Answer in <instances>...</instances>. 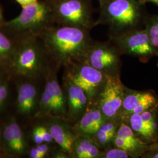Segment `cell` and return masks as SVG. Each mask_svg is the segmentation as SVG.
I'll return each mask as SVG.
<instances>
[{"mask_svg":"<svg viewBox=\"0 0 158 158\" xmlns=\"http://www.w3.org/2000/svg\"><path fill=\"white\" fill-rule=\"evenodd\" d=\"M89 30L70 26L46 29L44 40L57 66L73 62H85L94 40Z\"/></svg>","mask_w":158,"mask_h":158,"instance_id":"1","label":"cell"},{"mask_svg":"<svg viewBox=\"0 0 158 158\" xmlns=\"http://www.w3.org/2000/svg\"><path fill=\"white\" fill-rule=\"evenodd\" d=\"M144 4L142 0H107L100 4V15L95 27L107 26L108 35L141 28L147 20L143 12Z\"/></svg>","mask_w":158,"mask_h":158,"instance_id":"2","label":"cell"},{"mask_svg":"<svg viewBox=\"0 0 158 158\" xmlns=\"http://www.w3.org/2000/svg\"><path fill=\"white\" fill-rule=\"evenodd\" d=\"M53 5V14L63 26L89 31L95 27L91 0H56Z\"/></svg>","mask_w":158,"mask_h":158,"instance_id":"3","label":"cell"},{"mask_svg":"<svg viewBox=\"0 0 158 158\" xmlns=\"http://www.w3.org/2000/svg\"><path fill=\"white\" fill-rule=\"evenodd\" d=\"M65 68V74L84 91L89 100V107L97 103L107 76L85 62L72 63Z\"/></svg>","mask_w":158,"mask_h":158,"instance_id":"4","label":"cell"},{"mask_svg":"<svg viewBox=\"0 0 158 158\" xmlns=\"http://www.w3.org/2000/svg\"><path fill=\"white\" fill-rule=\"evenodd\" d=\"M108 40L115 46L121 55L138 58L147 63L157 56L145 29H136L117 35H108Z\"/></svg>","mask_w":158,"mask_h":158,"instance_id":"5","label":"cell"},{"mask_svg":"<svg viewBox=\"0 0 158 158\" xmlns=\"http://www.w3.org/2000/svg\"><path fill=\"white\" fill-rule=\"evenodd\" d=\"M121 55L109 40H94L87 53L85 62L107 76H120L123 66Z\"/></svg>","mask_w":158,"mask_h":158,"instance_id":"6","label":"cell"},{"mask_svg":"<svg viewBox=\"0 0 158 158\" xmlns=\"http://www.w3.org/2000/svg\"><path fill=\"white\" fill-rule=\"evenodd\" d=\"M11 62L15 73L30 79L46 76L50 69L39 48L32 44L23 45L12 56Z\"/></svg>","mask_w":158,"mask_h":158,"instance_id":"7","label":"cell"},{"mask_svg":"<svg viewBox=\"0 0 158 158\" xmlns=\"http://www.w3.org/2000/svg\"><path fill=\"white\" fill-rule=\"evenodd\" d=\"M125 88L120 76H107V82L97 102L103 115L107 119L119 117Z\"/></svg>","mask_w":158,"mask_h":158,"instance_id":"8","label":"cell"},{"mask_svg":"<svg viewBox=\"0 0 158 158\" xmlns=\"http://www.w3.org/2000/svg\"><path fill=\"white\" fill-rule=\"evenodd\" d=\"M52 15V7L38 1L23 6V10L18 17L7 23V25L17 30L37 28L45 25Z\"/></svg>","mask_w":158,"mask_h":158,"instance_id":"9","label":"cell"},{"mask_svg":"<svg viewBox=\"0 0 158 158\" xmlns=\"http://www.w3.org/2000/svg\"><path fill=\"white\" fill-rule=\"evenodd\" d=\"M158 107V96L152 91L135 90L125 86L124 96L119 118L125 122L131 114Z\"/></svg>","mask_w":158,"mask_h":158,"instance_id":"10","label":"cell"},{"mask_svg":"<svg viewBox=\"0 0 158 158\" xmlns=\"http://www.w3.org/2000/svg\"><path fill=\"white\" fill-rule=\"evenodd\" d=\"M63 89L68 105L67 120L73 125L85 113L89 106V102L84 91L66 74L63 77Z\"/></svg>","mask_w":158,"mask_h":158,"instance_id":"11","label":"cell"},{"mask_svg":"<svg viewBox=\"0 0 158 158\" xmlns=\"http://www.w3.org/2000/svg\"><path fill=\"white\" fill-rule=\"evenodd\" d=\"M45 123L57 145L72 158L74 143L77 135L74 132L72 125L66 119L49 116Z\"/></svg>","mask_w":158,"mask_h":158,"instance_id":"12","label":"cell"},{"mask_svg":"<svg viewBox=\"0 0 158 158\" xmlns=\"http://www.w3.org/2000/svg\"><path fill=\"white\" fill-rule=\"evenodd\" d=\"M149 144L142 141L127 124L121 122L113 141V146L123 149L132 158H141Z\"/></svg>","mask_w":158,"mask_h":158,"instance_id":"13","label":"cell"},{"mask_svg":"<svg viewBox=\"0 0 158 158\" xmlns=\"http://www.w3.org/2000/svg\"><path fill=\"white\" fill-rule=\"evenodd\" d=\"M106 120L96 103L89 107L84 115L72 127L76 135L91 136Z\"/></svg>","mask_w":158,"mask_h":158,"instance_id":"14","label":"cell"},{"mask_svg":"<svg viewBox=\"0 0 158 158\" xmlns=\"http://www.w3.org/2000/svg\"><path fill=\"white\" fill-rule=\"evenodd\" d=\"M56 71L50 68L46 75V84L49 86L54 102L53 117L67 119L68 105L64 92L57 79Z\"/></svg>","mask_w":158,"mask_h":158,"instance_id":"15","label":"cell"},{"mask_svg":"<svg viewBox=\"0 0 158 158\" xmlns=\"http://www.w3.org/2000/svg\"><path fill=\"white\" fill-rule=\"evenodd\" d=\"M38 90L35 85L23 83L18 89L17 106L18 112L28 115L35 110L38 102Z\"/></svg>","mask_w":158,"mask_h":158,"instance_id":"16","label":"cell"},{"mask_svg":"<svg viewBox=\"0 0 158 158\" xmlns=\"http://www.w3.org/2000/svg\"><path fill=\"white\" fill-rule=\"evenodd\" d=\"M3 138L8 150L14 155H21L26 148V141L23 130L15 121L6 125L3 131Z\"/></svg>","mask_w":158,"mask_h":158,"instance_id":"17","label":"cell"},{"mask_svg":"<svg viewBox=\"0 0 158 158\" xmlns=\"http://www.w3.org/2000/svg\"><path fill=\"white\" fill-rule=\"evenodd\" d=\"M121 122L119 117L107 119L91 136L101 150L113 147V139Z\"/></svg>","mask_w":158,"mask_h":158,"instance_id":"18","label":"cell"},{"mask_svg":"<svg viewBox=\"0 0 158 158\" xmlns=\"http://www.w3.org/2000/svg\"><path fill=\"white\" fill-rule=\"evenodd\" d=\"M101 152L102 150L91 136L77 135L72 158H100Z\"/></svg>","mask_w":158,"mask_h":158,"instance_id":"19","label":"cell"},{"mask_svg":"<svg viewBox=\"0 0 158 158\" xmlns=\"http://www.w3.org/2000/svg\"><path fill=\"white\" fill-rule=\"evenodd\" d=\"M123 123L128 125L136 136L148 144H151L158 141V134L155 132L142 119L140 114H131Z\"/></svg>","mask_w":158,"mask_h":158,"instance_id":"20","label":"cell"},{"mask_svg":"<svg viewBox=\"0 0 158 158\" xmlns=\"http://www.w3.org/2000/svg\"><path fill=\"white\" fill-rule=\"evenodd\" d=\"M145 29L158 56V15L147 18L145 23Z\"/></svg>","mask_w":158,"mask_h":158,"instance_id":"21","label":"cell"},{"mask_svg":"<svg viewBox=\"0 0 158 158\" xmlns=\"http://www.w3.org/2000/svg\"><path fill=\"white\" fill-rule=\"evenodd\" d=\"M13 48L11 42L5 35L0 32V65L11 60Z\"/></svg>","mask_w":158,"mask_h":158,"instance_id":"22","label":"cell"},{"mask_svg":"<svg viewBox=\"0 0 158 158\" xmlns=\"http://www.w3.org/2000/svg\"><path fill=\"white\" fill-rule=\"evenodd\" d=\"M100 158H132L130 153L123 149L111 147L102 150Z\"/></svg>","mask_w":158,"mask_h":158,"instance_id":"23","label":"cell"},{"mask_svg":"<svg viewBox=\"0 0 158 158\" xmlns=\"http://www.w3.org/2000/svg\"><path fill=\"white\" fill-rule=\"evenodd\" d=\"M39 128L44 143H56L52 135L51 134L50 131L45 124L44 125H39Z\"/></svg>","mask_w":158,"mask_h":158,"instance_id":"24","label":"cell"},{"mask_svg":"<svg viewBox=\"0 0 158 158\" xmlns=\"http://www.w3.org/2000/svg\"><path fill=\"white\" fill-rule=\"evenodd\" d=\"M142 158H158V148L152 143L149 145L147 151L141 156Z\"/></svg>","mask_w":158,"mask_h":158,"instance_id":"25","label":"cell"},{"mask_svg":"<svg viewBox=\"0 0 158 158\" xmlns=\"http://www.w3.org/2000/svg\"><path fill=\"white\" fill-rule=\"evenodd\" d=\"M8 96V85L0 81V107L4 104Z\"/></svg>","mask_w":158,"mask_h":158,"instance_id":"26","label":"cell"},{"mask_svg":"<svg viewBox=\"0 0 158 158\" xmlns=\"http://www.w3.org/2000/svg\"><path fill=\"white\" fill-rule=\"evenodd\" d=\"M51 144H53V143H42L37 145L36 148L40 154L42 155V158H45L47 156L49 155V153L51 152V148H50Z\"/></svg>","mask_w":158,"mask_h":158,"instance_id":"27","label":"cell"},{"mask_svg":"<svg viewBox=\"0 0 158 158\" xmlns=\"http://www.w3.org/2000/svg\"><path fill=\"white\" fill-rule=\"evenodd\" d=\"M32 134H33L34 141L36 145L44 143L42 135H41L40 132L39 126H37L34 128L33 131H32Z\"/></svg>","mask_w":158,"mask_h":158,"instance_id":"28","label":"cell"},{"mask_svg":"<svg viewBox=\"0 0 158 158\" xmlns=\"http://www.w3.org/2000/svg\"><path fill=\"white\" fill-rule=\"evenodd\" d=\"M29 156L31 158H43L42 155L40 154L36 148H32L29 152Z\"/></svg>","mask_w":158,"mask_h":158,"instance_id":"29","label":"cell"},{"mask_svg":"<svg viewBox=\"0 0 158 158\" xmlns=\"http://www.w3.org/2000/svg\"><path fill=\"white\" fill-rule=\"evenodd\" d=\"M22 6H27L38 1V0H15Z\"/></svg>","mask_w":158,"mask_h":158,"instance_id":"30","label":"cell"},{"mask_svg":"<svg viewBox=\"0 0 158 158\" xmlns=\"http://www.w3.org/2000/svg\"><path fill=\"white\" fill-rule=\"evenodd\" d=\"M144 3L147 2H153L154 4H155L156 5L158 6V0H142Z\"/></svg>","mask_w":158,"mask_h":158,"instance_id":"31","label":"cell"},{"mask_svg":"<svg viewBox=\"0 0 158 158\" xmlns=\"http://www.w3.org/2000/svg\"><path fill=\"white\" fill-rule=\"evenodd\" d=\"M152 144L154 145V146H155V147L158 148V139L157 141L155 142H154V143H152Z\"/></svg>","mask_w":158,"mask_h":158,"instance_id":"32","label":"cell"},{"mask_svg":"<svg viewBox=\"0 0 158 158\" xmlns=\"http://www.w3.org/2000/svg\"><path fill=\"white\" fill-rule=\"evenodd\" d=\"M106 1H107V0H98V2H99V4H102V3Z\"/></svg>","mask_w":158,"mask_h":158,"instance_id":"33","label":"cell"},{"mask_svg":"<svg viewBox=\"0 0 158 158\" xmlns=\"http://www.w3.org/2000/svg\"><path fill=\"white\" fill-rule=\"evenodd\" d=\"M2 70H1V69H0V81H1V77H2Z\"/></svg>","mask_w":158,"mask_h":158,"instance_id":"34","label":"cell"},{"mask_svg":"<svg viewBox=\"0 0 158 158\" xmlns=\"http://www.w3.org/2000/svg\"><path fill=\"white\" fill-rule=\"evenodd\" d=\"M2 20V14H1V12L0 10V21Z\"/></svg>","mask_w":158,"mask_h":158,"instance_id":"35","label":"cell"},{"mask_svg":"<svg viewBox=\"0 0 158 158\" xmlns=\"http://www.w3.org/2000/svg\"><path fill=\"white\" fill-rule=\"evenodd\" d=\"M0 135H1V130H0Z\"/></svg>","mask_w":158,"mask_h":158,"instance_id":"36","label":"cell"},{"mask_svg":"<svg viewBox=\"0 0 158 158\" xmlns=\"http://www.w3.org/2000/svg\"></svg>","mask_w":158,"mask_h":158,"instance_id":"37","label":"cell"}]
</instances>
